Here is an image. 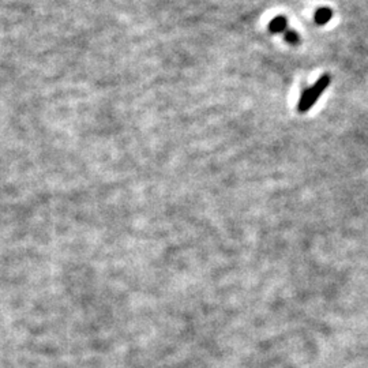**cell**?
<instances>
[{
  "label": "cell",
  "instance_id": "obj_2",
  "mask_svg": "<svg viewBox=\"0 0 368 368\" xmlns=\"http://www.w3.org/2000/svg\"><path fill=\"white\" fill-rule=\"evenodd\" d=\"M332 18H333V11L327 7L319 8V10L316 11V14H315V22H316L318 25H326L327 22L330 21Z\"/></svg>",
  "mask_w": 368,
  "mask_h": 368
},
{
  "label": "cell",
  "instance_id": "obj_1",
  "mask_svg": "<svg viewBox=\"0 0 368 368\" xmlns=\"http://www.w3.org/2000/svg\"><path fill=\"white\" fill-rule=\"evenodd\" d=\"M329 85H330V77L327 74H325L311 88H307L306 90L303 91L301 97H300L299 105H298L299 112L304 113V112L310 111L315 105V103L318 101V98L323 94V91L326 90Z\"/></svg>",
  "mask_w": 368,
  "mask_h": 368
},
{
  "label": "cell",
  "instance_id": "obj_4",
  "mask_svg": "<svg viewBox=\"0 0 368 368\" xmlns=\"http://www.w3.org/2000/svg\"><path fill=\"white\" fill-rule=\"evenodd\" d=\"M285 40L289 42V44L296 45V44H299L300 37L296 32H293V30H288V32H285Z\"/></svg>",
  "mask_w": 368,
  "mask_h": 368
},
{
  "label": "cell",
  "instance_id": "obj_3",
  "mask_svg": "<svg viewBox=\"0 0 368 368\" xmlns=\"http://www.w3.org/2000/svg\"><path fill=\"white\" fill-rule=\"evenodd\" d=\"M288 22H286V18L285 17H276L273 21L269 23V30L271 33H281L284 32L285 28H286Z\"/></svg>",
  "mask_w": 368,
  "mask_h": 368
}]
</instances>
